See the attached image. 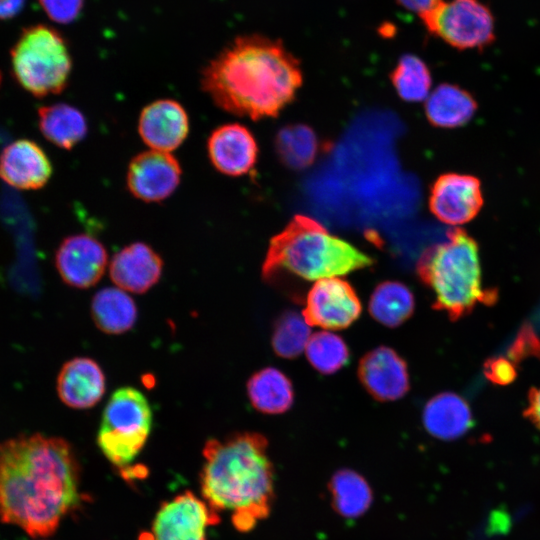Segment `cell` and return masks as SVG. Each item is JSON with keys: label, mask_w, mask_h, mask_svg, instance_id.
Instances as JSON below:
<instances>
[{"label": "cell", "mask_w": 540, "mask_h": 540, "mask_svg": "<svg viewBox=\"0 0 540 540\" xmlns=\"http://www.w3.org/2000/svg\"><path fill=\"white\" fill-rule=\"evenodd\" d=\"M301 83L299 61L280 41L256 34L236 37L201 74L219 108L252 120L278 115Z\"/></svg>", "instance_id": "7a4b0ae2"}, {"label": "cell", "mask_w": 540, "mask_h": 540, "mask_svg": "<svg viewBox=\"0 0 540 540\" xmlns=\"http://www.w3.org/2000/svg\"><path fill=\"white\" fill-rule=\"evenodd\" d=\"M334 508L342 516L356 517L370 505L371 491L362 476L350 470L339 471L331 481Z\"/></svg>", "instance_id": "4316f807"}, {"label": "cell", "mask_w": 540, "mask_h": 540, "mask_svg": "<svg viewBox=\"0 0 540 540\" xmlns=\"http://www.w3.org/2000/svg\"><path fill=\"white\" fill-rule=\"evenodd\" d=\"M160 255L143 242L131 243L118 251L109 265L110 278L118 288L137 294L151 289L162 275Z\"/></svg>", "instance_id": "ac0fdd59"}, {"label": "cell", "mask_w": 540, "mask_h": 540, "mask_svg": "<svg viewBox=\"0 0 540 540\" xmlns=\"http://www.w3.org/2000/svg\"><path fill=\"white\" fill-rule=\"evenodd\" d=\"M276 152L280 160L292 169H304L311 165L320 149L315 132L304 124L283 127L276 135Z\"/></svg>", "instance_id": "484cf974"}, {"label": "cell", "mask_w": 540, "mask_h": 540, "mask_svg": "<svg viewBox=\"0 0 540 540\" xmlns=\"http://www.w3.org/2000/svg\"><path fill=\"white\" fill-rule=\"evenodd\" d=\"M507 356L514 364L521 362L527 357L540 359V339L529 325L522 327L517 338L508 350Z\"/></svg>", "instance_id": "1f68e13d"}, {"label": "cell", "mask_w": 540, "mask_h": 540, "mask_svg": "<svg viewBox=\"0 0 540 540\" xmlns=\"http://www.w3.org/2000/svg\"><path fill=\"white\" fill-rule=\"evenodd\" d=\"M311 337V328L304 315L295 311L283 313L276 321L272 334V347L283 358H295Z\"/></svg>", "instance_id": "f1b7e54d"}, {"label": "cell", "mask_w": 540, "mask_h": 540, "mask_svg": "<svg viewBox=\"0 0 540 540\" xmlns=\"http://www.w3.org/2000/svg\"><path fill=\"white\" fill-rule=\"evenodd\" d=\"M91 315L99 330L116 335L129 331L138 313L134 300L124 290L105 287L93 296Z\"/></svg>", "instance_id": "603a6c76"}, {"label": "cell", "mask_w": 540, "mask_h": 540, "mask_svg": "<svg viewBox=\"0 0 540 540\" xmlns=\"http://www.w3.org/2000/svg\"><path fill=\"white\" fill-rule=\"evenodd\" d=\"M305 353L310 364L323 374L338 371L349 359V350L343 339L328 331L311 335Z\"/></svg>", "instance_id": "f546056e"}, {"label": "cell", "mask_w": 540, "mask_h": 540, "mask_svg": "<svg viewBox=\"0 0 540 540\" xmlns=\"http://www.w3.org/2000/svg\"><path fill=\"white\" fill-rule=\"evenodd\" d=\"M38 2L46 15L60 24L75 21L84 6V0H38Z\"/></svg>", "instance_id": "4dcf8cb0"}, {"label": "cell", "mask_w": 540, "mask_h": 540, "mask_svg": "<svg viewBox=\"0 0 540 540\" xmlns=\"http://www.w3.org/2000/svg\"><path fill=\"white\" fill-rule=\"evenodd\" d=\"M477 110V102L465 89L443 83L428 96L425 112L436 127L456 128L468 123Z\"/></svg>", "instance_id": "44dd1931"}, {"label": "cell", "mask_w": 540, "mask_h": 540, "mask_svg": "<svg viewBox=\"0 0 540 540\" xmlns=\"http://www.w3.org/2000/svg\"><path fill=\"white\" fill-rule=\"evenodd\" d=\"M523 414L540 430V388H530L528 392V405Z\"/></svg>", "instance_id": "836d02e7"}, {"label": "cell", "mask_w": 540, "mask_h": 540, "mask_svg": "<svg viewBox=\"0 0 540 540\" xmlns=\"http://www.w3.org/2000/svg\"><path fill=\"white\" fill-rule=\"evenodd\" d=\"M371 257L330 234L319 222L296 215L269 244L262 275L270 280L289 272L305 280H320L371 266Z\"/></svg>", "instance_id": "277c9868"}, {"label": "cell", "mask_w": 540, "mask_h": 540, "mask_svg": "<svg viewBox=\"0 0 540 540\" xmlns=\"http://www.w3.org/2000/svg\"><path fill=\"white\" fill-rule=\"evenodd\" d=\"M138 132L152 150L168 152L178 148L189 132V118L183 106L172 99L154 101L141 111Z\"/></svg>", "instance_id": "5bb4252c"}, {"label": "cell", "mask_w": 540, "mask_h": 540, "mask_svg": "<svg viewBox=\"0 0 540 540\" xmlns=\"http://www.w3.org/2000/svg\"><path fill=\"white\" fill-rule=\"evenodd\" d=\"M420 18L430 34L459 50H482L495 39L494 17L479 0H441Z\"/></svg>", "instance_id": "ba28073f"}, {"label": "cell", "mask_w": 540, "mask_h": 540, "mask_svg": "<svg viewBox=\"0 0 540 540\" xmlns=\"http://www.w3.org/2000/svg\"><path fill=\"white\" fill-rule=\"evenodd\" d=\"M152 410L146 397L132 387L110 396L102 414L97 443L118 468L129 465L145 446L152 428Z\"/></svg>", "instance_id": "52a82bcc"}, {"label": "cell", "mask_w": 540, "mask_h": 540, "mask_svg": "<svg viewBox=\"0 0 540 540\" xmlns=\"http://www.w3.org/2000/svg\"><path fill=\"white\" fill-rule=\"evenodd\" d=\"M484 375L492 383L507 385L516 379V364L508 357H493L484 363Z\"/></svg>", "instance_id": "d6a6232c"}, {"label": "cell", "mask_w": 540, "mask_h": 540, "mask_svg": "<svg viewBox=\"0 0 540 540\" xmlns=\"http://www.w3.org/2000/svg\"><path fill=\"white\" fill-rule=\"evenodd\" d=\"M247 394L252 406L266 414L287 411L294 398L290 380L280 370L263 368L254 373L247 382Z\"/></svg>", "instance_id": "cb8c5ba5"}, {"label": "cell", "mask_w": 540, "mask_h": 540, "mask_svg": "<svg viewBox=\"0 0 540 540\" xmlns=\"http://www.w3.org/2000/svg\"><path fill=\"white\" fill-rule=\"evenodd\" d=\"M358 376L367 391L381 401L397 400L409 389L406 363L389 347L368 352L359 363Z\"/></svg>", "instance_id": "9a60e30c"}, {"label": "cell", "mask_w": 540, "mask_h": 540, "mask_svg": "<svg viewBox=\"0 0 540 540\" xmlns=\"http://www.w3.org/2000/svg\"><path fill=\"white\" fill-rule=\"evenodd\" d=\"M105 375L96 361L75 357L60 369L56 380L59 399L73 409L95 406L105 393Z\"/></svg>", "instance_id": "d6986e66"}, {"label": "cell", "mask_w": 540, "mask_h": 540, "mask_svg": "<svg viewBox=\"0 0 540 540\" xmlns=\"http://www.w3.org/2000/svg\"><path fill=\"white\" fill-rule=\"evenodd\" d=\"M38 124L43 136L63 149H72L87 135L88 124L83 113L66 103L42 106Z\"/></svg>", "instance_id": "7402d4cb"}, {"label": "cell", "mask_w": 540, "mask_h": 540, "mask_svg": "<svg viewBox=\"0 0 540 540\" xmlns=\"http://www.w3.org/2000/svg\"><path fill=\"white\" fill-rule=\"evenodd\" d=\"M51 175V162L34 141L16 140L0 154V178L12 187L22 190L39 189L48 182Z\"/></svg>", "instance_id": "e0dca14e"}, {"label": "cell", "mask_w": 540, "mask_h": 540, "mask_svg": "<svg viewBox=\"0 0 540 540\" xmlns=\"http://www.w3.org/2000/svg\"><path fill=\"white\" fill-rule=\"evenodd\" d=\"M422 420L428 433L442 440L459 438L473 425L468 403L453 392L432 397L423 409Z\"/></svg>", "instance_id": "ffe728a7"}, {"label": "cell", "mask_w": 540, "mask_h": 540, "mask_svg": "<svg viewBox=\"0 0 540 540\" xmlns=\"http://www.w3.org/2000/svg\"><path fill=\"white\" fill-rule=\"evenodd\" d=\"M414 310V297L403 283L386 281L373 291L369 312L374 319L388 327H396L406 321Z\"/></svg>", "instance_id": "d4e9b609"}, {"label": "cell", "mask_w": 540, "mask_h": 540, "mask_svg": "<svg viewBox=\"0 0 540 540\" xmlns=\"http://www.w3.org/2000/svg\"><path fill=\"white\" fill-rule=\"evenodd\" d=\"M417 271L435 296L434 307L451 320L469 315L477 304L493 305L498 292L484 288L478 244L465 230L448 231L447 241L429 247Z\"/></svg>", "instance_id": "5b68a950"}, {"label": "cell", "mask_w": 540, "mask_h": 540, "mask_svg": "<svg viewBox=\"0 0 540 540\" xmlns=\"http://www.w3.org/2000/svg\"><path fill=\"white\" fill-rule=\"evenodd\" d=\"M26 0H0V20H9L18 15Z\"/></svg>", "instance_id": "d590c367"}, {"label": "cell", "mask_w": 540, "mask_h": 540, "mask_svg": "<svg viewBox=\"0 0 540 540\" xmlns=\"http://www.w3.org/2000/svg\"><path fill=\"white\" fill-rule=\"evenodd\" d=\"M107 263L105 247L88 234L66 237L55 253V266L61 279L79 289L95 285L102 278Z\"/></svg>", "instance_id": "4fadbf2b"}, {"label": "cell", "mask_w": 540, "mask_h": 540, "mask_svg": "<svg viewBox=\"0 0 540 540\" xmlns=\"http://www.w3.org/2000/svg\"><path fill=\"white\" fill-rule=\"evenodd\" d=\"M80 503V466L71 444L42 433L0 442V521L43 538Z\"/></svg>", "instance_id": "6da1fadb"}, {"label": "cell", "mask_w": 540, "mask_h": 540, "mask_svg": "<svg viewBox=\"0 0 540 540\" xmlns=\"http://www.w3.org/2000/svg\"><path fill=\"white\" fill-rule=\"evenodd\" d=\"M391 81L398 95L405 101L424 100L432 84L429 68L412 54L403 55L391 73Z\"/></svg>", "instance_id": "83f0119b"}, {"label": "cell", "mask_w": 540, "mask_h": 540, "mask_svg": "<svg viewBox=\"0 0 540 540\" xmlns=\"http://www.w3.org/2000/svg\"><path fill=\"white\" fill-rule=\"evenodd\" d=\"M207 152L212 165L221 173L240 176L256 163L258 147L252 133L238 123L219 126L210 134Z\"/></svg>", "instance_id": "2e32d148"}, {"label": "cell", "mask_w": 540, "mask_h": 540, "mask_svg": "<svg viewBox=\"0 0 540 540\" xmlns=\"http://www.w3.org/2000/svg\"><path fill=\"white\" fill-rule=\"evenodd\" d=\"M264 436L243 432L211 438L203 449L200 475L203 500L216 513L230 512L234 527L247 532L264 518L274 501V471Z\"/></svg>", "instance_id": "3957f363"}, {"label": "cell", "mask_w": 540, "mask_h": 540, "mask_svg": "<svg viewBox=\"0 0 540 540\" xmlns=\"http://www.w3.org/2000/svg\"><path fill=\"white\" fill-rule=\"evenodd\" d=\"M480 180L471 175L446 173L433 183L429 208L443 223L460 225L474 219L483 206Z\"/></svg>", "instance_id": "8fae6325"}, {"label": "cell", "mask_w": 540, "mask_h": 540, "mask_svg": "<svg viewBox=\"0 0 540 540\" xmlns=\"http://www.w3.org/2000/svg\"><path fill=\"white\" fill-rule=\"evenodd\" d=\"M10 55L15 79L34 96L59 94L67 86L72 59L56 29L45 24L25 28Z\"/></svg>", "instance_id": "8992f818"}, {"label": "cell", "mask_w": 540, "mask_h": 540, "mask_svg": "<svg viewBox=\"0 0 540 540\" xmlns=\"http://www.w3.org/2000/svg\"><path fill=\"white\" fill-rule=\"evenodd\" d=\"M181 174L179 162L170 153L144 151L128 166L127 187L134 197L144 202H160L176 190Z\"/></svg>", "instance_id": "7c38bea8"}, {"label": "cell", "mask_w": 540, "mask_h": 540, "mask_svg": "<svg viewBox=\"0 0 540 540\" xmlns=\"http://www.w3.org/2000/svg\"><path fill=\"white\" fill-rule=\"evenodd\" d=\"M361 313L354 289L338 277L317 280L308 292L303 315L310 326L343 329Z\"/></svg>", "instance_id": "30bf717a"}, {"label": "cell", "mask_w": 540, "mask_h": 540, "mask_svg": "<svg viewBox=\"0 0 540 540\" xmlns=\"http://www.w3.org/2000/svg\"><path fill=\"white\" fill-rule=\"evenodd\" d=\"M220 522L219 514L208 504L186 491L164 502L156 513L154 540H207L206 530Z\"/></svg>", "instance_id": "9c48e42d"}, {"label": "cell", "mask_w": 540, "mask_h": 540, "mask_svg": "<svg viewBox=\"0 0 540 540\" xmlns=\"http://www.w3.org/2000/svg\"><path fill=\"white\" fill-rule=\"evenodd\" d=\"M403 8L417 13L419 16L433 7L441 0H396Z\"/></svg>", "instance_id": "e575fe53"}, {"label": "cell", "mask_w": 540, "mask_h": 540, "mask_svg": "<svg viewBox=\"0 0 540 540\" xmlns=\"http://www.w3.org/2000/svg\"><path fill=\"white\" fill-rule=\"evenodd\" d=\"M0 82H1V74H0Z\"/></svg>", "instance_id": "8d00e7d4"}]
</instances>
